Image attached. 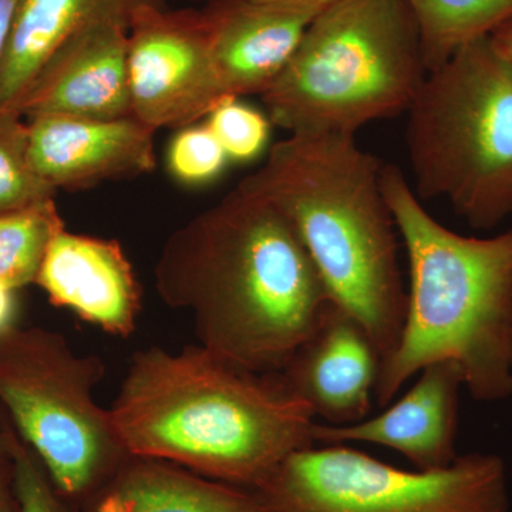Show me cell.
<instances>
[{"label": "cell", "instance_id": "obj_1", "mask_svg": "<svg viewBox=\"0 0 512 512\" xmlns=\"http://www.w3.org/2000/svg\"><path fill=\"white\" fill-rule=\"evenodd\" d=\"M154 276L202 348L255 373H281L332 302L291 222L239 185L170 235Z\"/></svg>", "mask_w": 512, "mask_h": 512}, {"label": "cell", "instance_id": "obj_2", "mask_svg": "<svg viewBox=\"0 0 512 512\" xmlns=\"http://www.w3.org/2000/svg\"><path fill=\"white\" fill-rule=\"evenodd\" d=\"M109 412L128 456L249 490L315 444V414L281 373L249 372L200 345L137 352Z\"/></svg>", "mask_w": 512, "mask_h": 512}, {"label": "cell", "instance_id": "obj_3", "mask_svg": "<svg viewBox=\"0 0 512 512\" xmlns=\"http://www.w3.org/2000/svg\"><path fill=\"white\" fill-rule=\"evenodd\" d=\"M384 197L409 259L406 316L375 390L387 406L424 367L453 362L480 402L512 396V229L464 237L440 224L393 164L382 171Z\"/></svg>", "mask_w": 512, "mask_h": 512}, {"label": "cell", "instance_id": "obj_4", "mask_svg": "<svg viewBox=\"0 0 512 512\" xmlns=\"http://www.w3.org/2000/svg\"><path fill=\"white\" fill-rule=\"evenodd\" d=\"M383 165L355 134H289L238 185L291 222L330 301L365 326L384 359L402 332L407 292Z\"/></svg>", "mask_w": 512, "mask_h": 512}, {"label": "cell", "instance_id": "obj_5", "mask_svg": "<svg viewBox=\"0 0 512 512\" xmlns=\"http://www.w3.org/2000/svg\"><path fill=\"white\" fill-rule=\"evenodd\" d=\"M426 76L404 0H333L261 99L289 134H356L407 113Z\"/></svg>", "mask_w": 512, "mask_h": 512}, {"label": "cell", "instance_id": "obj_6", "mask_svg": "<svg viewBox=\"0 0 512 512\" xmlns=\"http://www.w3.org/2000/svg\"><path fill=\"white\" fill-rule=\"evenodd\" d=\"M407 151L420 200L446 198L476 229L512 215V67L491 36L426 79L407 110Z\"/></svg>", "mask_w": 512, "mask_h": 512}, {"label": "cell", "instance_id": "obj_7", "mask_svg": "<svg viewBox=\"0 0 512 512\" xmlns=\"http://www.w3.org/2000/svg\"><path fill=\"white\" fill-rule=\"evenodd\" d=\"M0 338V402L57 491L89 497L128 456L109 410L94 399L103 362L50 333L6 330Z\"/></svg>", "mask_w": 512, "mask_h": 512}, {"label": "cell", "instance_id": "obj_8", "mask_svg": "<svg viewBox=\"0 0 512 512\" xmlns=\"http://www.w3.org/2000/svg\"><path fill=\"white\" fill-rule=\"evenodd\" d=\"M255 491L268 512L510 511L507 468L497 454L407 471L346 444H313L286 457Z\"/></svg>", "mask_w": 512, "mask_h": 512}, {"label": "cell", "instance_id": "obj_9", "mask_svg": "<svg viewBox=\"0 0 512 512\" xmlns=\"http://www.w3.org/2000/svg\"><path fill=\"white\" fill-rule=\"evenodd\" d=\"M133 117L153 128H184L227 100L201 10L148 5L128 28Z\"/></svg>", "mask_w": 512, "mask_h": 512}, {"label": "cell", "instance_id": "obj_10", "mask_svg": "<svg viewBox=\"0 0 512 512\" xmlns=\"http://www.w3.org/2000/svg\"><path fill=\"white\" fill-rule=\"evenodd\" d=\"M26 121L30 161L55 191L138 177L156 167V131L136 117L36 116Z\"/></svg>", "mask_w": 512, "mask_h": 512}, {"label": "cell", "instance_id": "obj_11", "mask_svg": "<svg viewBox=\"0 0 512 512\" xmlns=\"http://www.w3.org/2000/svg\"><path fill=\"white\" fill-rule=\"evenodd\" d=\"M329 3L212 0L202 9L225 97L261 96L285 69L313 19Z\"/></svg>", "mask_w": 512, "mask_h": 512}, {"label": "cell", "instance_id": "obj_12", "mask_svg": "<svg viewBox=\"0 0 512 512\" xmlns=\"http://www.w3.org/2000/svg\"><path fill=\"white\" fill-rule=\"evenodd\" d=\"M128 28V23L104 22L64 43L12 110L25 119L133 116Z\"/></svg>", "mask_w": 512, "mask_h": 512}, {"label": "cell", "instance_id": "obj_13", "mask_svg": "<svg viewBox=\"0 0 512 512\" xmlns=\"http://www.w3.org/2000/svg\"><path fill=\"white\" fill-rule=\"evenodd\" d=\"M382 362L365 326L330 302L281 375L315 417L346 426L365 420L372 409Z\"/></svg>", "mask_w": 512, "mask_h": 512}, {"label": "cell", "instance_id": "obj_14", "mask_svg": "<svg viewBox=\"0 0 512 512\" xmlns=\"http://www.w3.org/2000/svg\"><path fill=\"white\" fill-rule=\"evenodd\" d=\"M463 373L453 362L424 367L402 399L373 419L346 426L315 423L313 441L369 443L392 448L417 470H439L457 458L456 441Z\"/></svg>", "mask_w": 512, "mask_h": 512}, {"label": "cell", "instance_id": "obj_15", "mask_svg": "<svg viewBox=\"0 0 512 512\" xmlns=\"http://www.w3.org/2000/svg\"><path fill=\"white\" fill-rule=\"evenodd\" d=\"M35 284L50 301L109 335L136 332L141 291L130 259L114 239L62 229L50 242Z\"/></svg>", "mask_w": 512, "mask_h": 512}, {"label": "cell", "instance_id": "obj_16", "mask_svg": "<svg viewBox=\"0 0 512 512\" xmlns=\"http://www.w3.org/2000/svg\"><path fill=\"white\" fill-rule=\"evenodd\" d=\"M164 0H19L0 60V110H12L57 50L104 22L130 25Z\"/></svg>", "mask_w": 512, "mask_h": 512}, {"label": "cell", "instance_id": "obj_17", "mask_svg": "<svg viewBox=\"0 0 512 512\" xmlns=\"http://www.w3.org/2000/svg\"><path fill=\"white\" fill-rule=\"evenodd\" d=\"M86 512H268L255 490L167 461L127 456L89 495Z\"/></svg>", "mask_w": 512, "mask_h": 512}, {"label": "cell", "instance_id": "obj_18", "mask_svg": "<svg viewBox=\"0 0 512 512\" xmlns=\"http://www.w3.org/2000/svg\"><path fill=\"white\" fill-rule=\"evenodd\" d=\"M412 12L427 73L461 47L490 36L512 15V0H404Z\"/></svg>", "mask_w": 512, "mask_h": 512}, {"label": "cell", "instance_id": "obj_19", "mask_svg": "<svg viewBox=\"0 0 512 512\" xmlns=\"http://www.w3.org/2000/svg\"><path fill=\"white\" fill-rule=\"evenodd\" d=\"M64 228L55 200L0 214V282L12 289L36 282L50 242Z\"/></svg>", "mask_w": 512, "mask_h": 512}, {"label": "cell", "instance_id": "obj_20", "mask_svg": "<svg viewBox=\"0 0 512 512\" xmlns=\"http://www.w3.org/2000/svg\"><path fill=\"white\" fill-rule=\"evenodd\" d=\"M56 192L30 161L28 121L16 111L0 110V214L55 200Z\"/></svg>", "mask_w": 512, "mask_h": 512}, {"label": "cell", "instance_id": "obj_21", "mask_svg": "<svg viewBox=\"0 0 512 512\" xmlns=\"http://www.w3.org/2000/svg\"><path fill=\"white\" fill-rule=\"evenodd\" d=\"M214 136L220 141L229 161L248 163L264 153L271 137L268 114L242 103L227 99L218 104L205 119Z\"/></svg>", "mask_w": 512, "mask_h": 512}, {"label": "cell", "instance_id": "obj_22", "mask_svg": "<svg viewBox=\"0 0 512 512\" xmlns=\"http://www.w3.org/2000/svg\"><path fill=\"white\" fill-rule=\"evenodd\" d=\"M228 163L224 148L205 121L180 128L168 146V171L183 184L210 183L220 177Z\"/></svg>", "mask_w": 512, "mask_h": 512}, {"label": "cell", "instance_id": "obj_23", "mask_svg": "<svg viewBox=\"0 0 512 512\" xmlns=\"http://www.w3.org/2000/svg\"><path fill=\"white\" fill-rule=\"evenodd\" d=\"M13 483L19 512H66L57 500L49 481L35 461L18 444L13 443Z\"/></svg>", "mask_w": 512, "mask_h": 512}, {"label": "cell", "instance_id": "obj_24", "mask_svg": "<svg viewBox=\"0 0 512 512\" xmlns=\"http://www.w3.org/2000/svg\"><path fill=\"white\" fill-rule=\"evenodd\" d=\"M15 291L0 282V335L8 330L15 313Z\"/></svg>", "mask_w": 512, "mask_h": 512}, {"label": "cell", "instance_id": "obj_25", "mask_svg": "<svg viewBox=\"0 0 512 512\" xmlns=\"http://www.w3.org/2000/svg\"><path fill=\"white\" fill-rule=\"evenodd\" d=\"M494 45L512 67V15L491 33Z\"/></svg>", "mask_w": 512, "mask_h": 512}, {"label": "cell", "instance_id": "obj_26", "mask_svg": "<svg viewBox=\"0 0 512 512\" xmlns=\"http://www.w3.org/2000/svg\"><path fill=\"white\" fill-rule=\"evenodd\" d=\"M18 3L19 0H0V60H2L10 25H12L13 15H15V10L18 8Z\"/></svg>", "mask_w": 512, "mask_h": 512}, {"label": "cell", "instance_id": "obj_27", "mask_svg": "<svg viewBox=\"0 0 512 512\" xmlns=\"http://www.w3.org/2000/svg\"><path fill=\"white\" fill-rule=\"evenodd\" d=\"M0 512H13L2 485H0Z\"/></svg>", "mask_w": 512, "mask_h": 512}, {"label": "cell", "instance_id": "obj_28", "mask_svg": "<svg viewBox=\"0 0 512 512\" xmlns=\"http://www.w3.org/2000/svg\"><path fill=\"white\" fill-rule=\"evenodd\" d=\"M258 2H271V3H316V2H332V0H258Z\"/></svg>", "mask_w": 512, "mask_h": 512}, {"label": "cell", "instance_id": "obj_29", "mask_svg": "<svg viewBox=\"0 0 512 512\" xmlns=\"http://www.w3.org/2000/svg\"><path fill=\"white\" fill-rule=\"evenodd\" d=\"M0 450H2V441H0Z\"/></svg>", "mask_w": 512, "mask_h": 512}]
</instances>
